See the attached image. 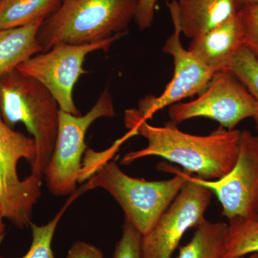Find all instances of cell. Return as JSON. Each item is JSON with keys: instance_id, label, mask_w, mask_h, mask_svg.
<instances>
[{"instance_id": "cell-1", "label": "cell", "mask_w": 258, "mask_h": 258, "mask_svg": "<svg viewBox=\"0 0 258 258\" xmlns=\"http://www.w3.org/2000/svg\"><path fill=\"white\" fill-rule=\"evenodd\" d=\"M125 124L147 139V147L125 154L120 163L132 164L147 157H159L184 168L188 174L208 181L221 179L235 166L238 157L241 131L220 126L210 135L185 133L171 122L154 126L138 110L125 111Z\"/></svg>"}, {"instance_id": "cell-2", "label": "cell", "mask_w": 258, "mask_h": 258, "mask_svg": "<svg viewBox=\"0 0 258 258\" xmlns=\"http://www.w3.org/2000/svg\"><path fill=\"white\" fill-rule=\"evenodd\" d=\"M140 0H62L37 34L44 52L58 43H91L126 35Z\"/></svg>"}, {"instance_id": "cell-3", "label": "cell", "mask_w": 258, "mask_h": 258, "mask_svg": "<svg viewBox=\"0 0 258 258\" xmlns=\"http://www.w3.org/2000/svg\"><path fill=\"white\" fill-rule=\"evenodd\" d=\"M60 110L43 85L18 69L0 77V113L10 128L22 123L32 134L37 157L30 175L41 181L55 147Z\"/></svg>"}, {"instance_id": "cell-4", "label": "cell", "mask_w": 258, "mask_h": 258, "mask_svg": "<svg viewBox=\"0 0 258 258\" xmlns=\"http://www.w3.org/2000/svg\"><path fill=\"white\" fill-rule=\"evenodd\" d=\"M174 177L163 181H146L125 174L116 161L101 164L82 191L101 188L120 205L125 220L142 236L149 233L188 181L187 173L169 168Z\"/></svg>"}, {"instance_id": "cell-5", "label": "cell", "mask_w": 258, "mask_h": 258, "mask_svg": "<svg viewBox=\"0 0 258 258\" xmlns=\"http://www.w3.org/2000/svg\"><path fill=\"white\" fill-rule=\"evenodd\" d=\"M37 157L35 139L10 128L0 113V215L20 230L32 223L42 181L31 175L20 179L18 162L25 159L32 169Z\"/></svg>"}, {"instance_id": "cell-6", "label": "cell", "mask_w": 258, "mask_h": 258, "mask_svg": "<svg viewBox=\"0 0 258 258\" xmlns=\"http://www.w3.org/2000/svg\"><path fill=\"white\" fill-rule=\"evenodd\" d=\"M115 115L113 98L108 88L86 115H75L60 110L55 147L43 175L54 196L74 192L82 169L81 159L86 152L88 129L98 118Z\"/></svg>"}, {"instance_id": "cell-7", "label": "cell", "mask_w": 258, "mask_h": 258, "mask_svg": "<svg viewBox=\"0 0 258 258\" xmlns=\"http://www.w3.org/2000/svg\"><path fill=\"white\" fill-rule=\"evenodd\" d=\"M123 36L118 35L81 45L56 44L50 50L32 56L17 69L43 85L55 98L61 111L81 115L75 105L73 91L81 76L88 73L83 66L86 56L95 51L108 52L112 44Z\"/></svg>"}, {"instance_id": "cell-8", "label": "cell", "mask_w": 258, "mask_h": 258, "mask_svg": "<svg viewBox=\"0 0 258 258\" xmlns=\"http://www.w3.org/2000/svg\"><path fill=\"white\" fill-rule=\"evenodd\" d=\"M199 95L193 101L169 107L171 123L176 125L204 117L218 122L224 128L235 129L241 121L255 114L253 96L230 70L215 74L206 89Z\"/></svg>"}, {"instance_id": "cell-9", "label": "cell", "mask_w": 258, "mask_h": 258, "mask_svg": "<svg viewBox=\"0 0 258 258\" xmlns=\"http://www.w3.org/2000/svg\"><path fill=\"white\" fill-rule=\"evenodd\" d=\"M187 178L152 230L142 236V258H171L186 231L197 228L205 220L213 193L188 173Z\"/></svg>"}, {"instance_id": "cell-10", "label": "cell", "mask_w": 258, "mask_h": 258, "mask_svg": "<svg viewBox=\"0 0 258 258\" xmlns=\"http://www.w3.org/2000/svg\"><path fill=\"white\" fill-rule=\"evenodd\" d=\"M209 188L221 204L227 220L258 215V136L241 132L238 157L230 172L221 179L208 181L193 176Z\"/></svg>"}, {"instance_id": "cell-11", "label": "cell", "mask_w": 258, "mask_h": 258, "mask_svg": "<svg viewBox=\"0 0 258 258\" xmlns=\"http://www.w3.org/2000/svg\"><path fill=\"white\" fill-rule=\"evenodd\" d=\"M167 7L174 32L166 40L163 52L174 59V76L160 96H147L139 101V113L147 120L165 107L203 92L215 75L181 45L176 0L168 1Z\"/></svg>"}, {"instance_id": "cell-12", "label": "cell", "mask_w": 258, "mask_h": 258, "mask_svg": "<svg viewBox=\"0 0 258 258\" xmlns=\"http://www.w3.org/2000/svg\"><path fill=\"white\" fill-rule=\"evenodd\" d=\"M242 45L243 33L237 14L220 26L191 40L188 50L213 74H216L228 70L232 57Z\"/></svg>"}, {"instance_id": "cell-13", "label": "cell", "mask_w": 258, "mask_h": 258, "mask_svg": "<svg viewBox=\"0 0 258 258\" xmlns=\"http://www.w3.org/2000/svg\"><path fill=\"white\" fill-rule=\"evenodd\" d=\"M181 34L201 36L233 18L242 9L240 0H176Z\"/></svg>"}, {"instance_id": "cell-14", "label": "cell", "mask_w": 258, "mask_h": 258, "mask_svg": "<svg viewBox=\"0 0 258 258\" xmlns=\"http://www.w3.org/2000/svg\"><path fill=\"white\" fill-rule=\"evenodd\" d=\"M45 19L20 28L0 30V77L18 69L20 64L44 52L37 34Z\"/></svg>"}, {"instance_id": "cell-15", "label": "cell", "mask_w": 258, "mask_h": 258, "mask_svg": "<svg viewBox=\"0 0 258 258\" xmlns=\"http://www.w3.org/2000/svg\"><path fill=\"white\" fill-rule=\"evenodd\" d=\"M62 0H0V30L20 28L46 19Z\"/></svg>"}, {"instance_id": "cell-16", "label": "cell", "mask_w": 258, "mask_h": 258, "mask_svg": "<svg viewBox=\"0 0 258 258\" xmlns=\"http://www.w3.org/2000/svg\"><path fill=\"white\" fill-rule=\"evenodd\" d=\"M227 224L205 220L197 227L189 243L179 249L177 258H224Z\"/></svg>"}, {"instance_id": "cell-17", "label": "cell", "mask_w": 258, "mask_h": 258, "mask_svg": "<svg viewBox=\"0 0 258 258\" xmlns=\"http://www.w3.org/2000/svg\"><path fill=\"white\" fill-rule=\"evenodd\" d=\"M229 222L224 258H240L258 252L257 217H237Z\"/></svg>"}, {"instance_id": "cell-18", "label": "cell", "mask_w": 258, "mask_h": 258, "mask_svg": "<svg viewBox=\"0 0 258 258\" xmlns=\"http://www.w3.org/2000/svg\"><path fill=\"white\" fill-rule=\"evenodd\" d=\"M228 70L235 75L255 100L256 112L253 118L258 136V58L242 45L232 57Z\"/></svg>"}, {"instance_id": "cell-19", "label": "cell", "mask_w": 258, "mask_h": 258, "mask_svg": "<svg viewBox=\"0 0 258 258\" xmlns=\"http://www.w3.org/2000/svg\"><path fill=\"white\" fill-rule=\"evenodd\" d=\"M70 203L71 202L64 205L63 209L46 225L38 226L30 224L32 238L31 245L26 254L20 258H55L52 248V240L58 222ZM0 258L5 257L0 256Z\"/></svg>"}, {"instance_id": "cell-20", "label": "cell", "mask_w": 258, "mask_h": 258, "mask_svg": "<svg viewBox=\"0 0 258 258\" xmlns=\"http://www.w3.org/2000/svg\"><path fill=\"white\" fill-rule=\"evenodd\" d=\"M238 15L243 33V45L258 58V3L244 5Z\"/></svg>"}, {"instance_id": "cell-21", "label": "cell", "mask_w": 258, "mask_h": 258, "mask_svg": "<svg viewBox=\"0 0 258 258\" xmlns=\"http://www.w3.org/2000/svg\"><path fill=\"white\" fill-rule=\"evenodd\" d=\"M142 235L126 220L121 238L115 245L113 258H142Z\"/></svg>"}, {"instance_id": "cell-22", "label": "cell", "mask_w": 258, "mask_h": 258, "mask_svg": "<svg viewBox=\"0 0 258 258\" xmlns=\"http://www.w3.org/2000/svg\"><path fill=\"white\" fill-rule=\"evenodd\" d=\"M157 0H140L134 21L140 30L150 28L155 18Z\"/></svg>"}, {"instance_id": "cell-23", "label": "cell", "mask_w": 258, "mask_h": 258, "mask_svg": "<svg viewBox=\"0 0 258 258\" xmlns=\"http://www.w3.org/2000/svg\"><path fill=\"white\" fill-rule=\"evenodd\" d=\"M66 258H104V256L101 249L93 244L77 241L69 249Z\"/></svg>"}, {"instance_id": "cell-24", "label": "cell", "mask_w": 258, "mask_h": 258, "mask_svg": "<svg viewBox=\"0 0 258 258\" xmlns=\"http://www.w3.org/2000/svg\"><path fill=\"white\" fill-rule=\"evenodd\" d=\"M5 230V225L3 222V217L0 215V236L3 235Z\"/></svg>"}, {"instance_id": "cell-25", "label": "cell", "mask_w": 258, "mask_h": 258, "mask_svg": "<svg viewBox=\"0 0 258 258\" xmlns=\"http://www.w3.org/2000/svg\"><path fill=\"white\" fill-rule=\"evenodd\" d=\"M240 2L243 7L244 5L249 4V3H258V0H240Z\"/></svg>"}, {"instance_id": "cell-26", "label": "cell", "mask_w": 258, "mask_h": 258, "mask_svg": "<svg viewBox=\"0 0 258 258\" xmlns=\"http://www.w3.org/2000/svg\"><path fill=\"white\" fill-rule=\"evenodd\" d=\"M240 258H258V252H254V253L251 254L250 255L247 257H242Z\"/></svg>"}, {"instance_id": "cell-27", "label": "cell", "mask_w": 258, "mask_h": 258, "mask_svg": "<svg viewBox=\"0 0 258 258\" xmlns=\"http://www.w3.org/2000/svg\"><path fill=\"white\" fill-rule=\"evenodd\" d=\"M3 235L0 236V242H2V240H3Z\"/></svg>"}, {"instance_id": "cell-28", "label": "cell", "mask_w": 258, "mask_h": 258, "mask_svg": "<svg viewBox=\"0 0 258 258\" xmlns=\"http://www.w3.org/2000/svg\"><path fill=\"white\" fill-rule=\"evenodd\" d=\"M257 220H258V215H257Z\"/></svg>"}]
</instances>
